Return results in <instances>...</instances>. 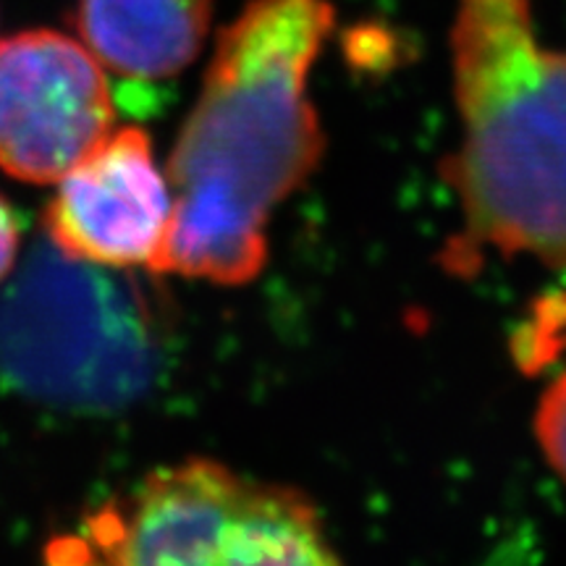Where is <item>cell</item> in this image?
Returning <instances> with one entry per match:
<instances>
[{"mask_svg": "<svg viewBox=\"0 0 566 566\" xmlns=\"http://www.w3.org/2000/svg\"><path fill=\"white\" fill-rule=\"evenodd\" d=\"M212 0H80L76 30L103 66L129 80H166L208 40Z\"/></svg>", "mask_w": 566, "mask_h": 566, "instance_id": "cell-7", "label": "cell"}, {"mask_svg": "<svg viewBox=\"0 0 566 566\" xmlns=\"http://www.w3.org/2000/svg\"><path fill=\"white\" fill-rule=\"evenodd\" d=\"M116 124L101 61L53 30L0 40V168L30 184L61 181Z\"/></svg>", "mask_w": 566, "mask_h": 566, "instance_id": "cell-5", "label": "cell"}, {"mask_svg": "<svg viewBox=\"0 0 566 566\" xmlns=\"http://www.w3.org/2000/svg\"><path fill=\"white\" fill-rule=\"evenodd\" d=\"M449 45L462 137L441 176L462 226L441 265L470 275L493 252L566 273V48L541 45L533 0H457Z\"/></svg>", "mask_w": 566, "mask_h": 566, "instance_id": "cell-2", "label": "cell"}, {"mask_svg": "<svg viewBox=\"0 0 566 566\" xmlns=\"http://www.w3.org/2000/svg\"><path fill=\"white\" fill-rule=\"evenodd\" d=\"M19 221L13 216L11 205L0 197V283L9 279L19 258Z\"/></svg>", "mask_w": 566, "mask_h": 566, "instance_id": "cell-9", "label": "cell"}, {"mask_svg": "<svg viewBox=\"0 0 566 566\" xmlns=\"http://www.w3.org/2000/svg\"><path fill=\"white\" fill-rule=\"evenodd\" d=\"M174 221L171 184L137 126L111 132L59 181L48 202V239L63 254L105 268L158 271Z\"/></svg>", "mask_w": 566, "mask_h": 566, "instance_id": "cell-6", "label": "cell"}, {"mask_svg": "<svg viewBox=\"0 0 566 566\" xmlns=\"http://www.w3.org/2000/svg\"><path fill=\"white\" fill-rule=\"evenodd\" d=\"M334 21L328 0H250L218 34L168 158L174 221L155 273L239 286L263 271L273 210L325 150L307 80Z\"/></svg>", "mask_w": 566, "mask_h": 566, "instance_id": "cell-1", "label": "cell"}, {"mask_svg": "<svg viewBox=\"0 0 566 566\" xmlns=\"http://www.w3.org/2000/svg\"><path fill=\"white\" fill-rule=\"evenodd\" d=\"M53 566H342V558L302 491L187 459L97 509Z\"/></svg>", "mask_w": 566, "mask_h": 566, "instance_id": "cell-3", "label": "cell"}, {"mask_svg": "<svg viewBox=\"0 0 566 566\" xmlns=\"http://www.w3.org/2000/svg\"><path fill=\"white\" fill-rule=\"evenodd\" d=\"M118 268L63 254L51 239L0 300V373L21 391L76 407H111L153 373L147 307Z\"/></svg>", "mask_w": 566, "mask_h": 566, "instance_id": "cell-4", "label": "cell"}, {"mask_svg": "<svg viewBox=\"0 0 566 566\" xmlns=\"http://www.w3.org/2000/svg\"><path fill=\"white\" fill-rule=\"evenodd\" d=\"M535 438L548 464L566 483V373L546 388L537 405Z\"/></svg>", "mask_w": 566, "mask_h": 566, "instance_id": "cell-8", "label": "cell"}]
</instances>
